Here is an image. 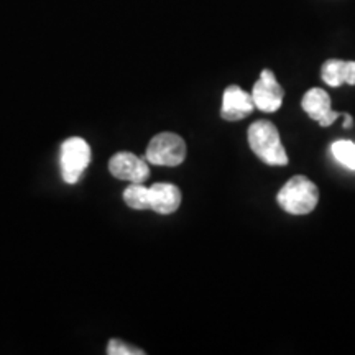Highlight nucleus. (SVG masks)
Masks as SVG:
<instances>
[{"label":"nucleus","instance_id":"obj_1","mask_svg":"<svg viewBox=\"0 0 355 355\" xmlns=\"http://www.w3.org/2000/svg\"><path fill=\"white\" fill-rule=\"evenodd\" d=\"M248 145L261 162L270 166L288 165V155L278 128L268 121H257L248 127Z\"/></svg>","mask_w":355,"mask_h":355},{"label":"nucleus","instance_id":"obj_2","mask_svg":"<svg viewBox=\"0 0 355 355\" xmlns=\"http://www.w3.org/2000/svg\"><path fill=\"white\" fill-rule=\"evenodd\" d=\"M277 201L283 211L293 216H304L316 209L319 201L318 186L306 176H293L279 189Z\"/></svg>","mask_w":355,"mask_h":355},{"label":"nucleus","instance_id":"obj_3","mask_svg":"<svg viewBox=\"0 0 355 355\" xmlns=\"http://www.w3.org/2000/svg\"><path fill=\"white\" fill-rule=\"evenodd\" d=\"M186 158V144L176 133H158L146 146L145 159L150 165L178 166Z\"/></svg>","mask_w":355,"mask_h":355},{"label":"nucleus","instance_id":"obj_4","mask_svg":"<svg viewBox=\"0 0 355 355\" xmlns=\"http://www.w3.org/2000/svg\"><path fill=\"white\" fill-rule=\"evenodd\" d=\"M91 163V146L79 137H71L61 145V176L64 183L76 184L81 180L84 170Z\"/></svg>","mask_w":355,"mask_h":355},{"label":"nucleus","instance_id":"obj_5","mask_svg":"<svg viewBox=\"0 0 355 355\" xmlns=\"http://www.w3.org/2000/svg\"><path fill=\"white\" fill-rule=\"evenodd\" d=\"M283 97H285V91L279 86L272 71H261L260 79L252 89V99H254L255 107L260 109L261 112H277L282 107Z\"/></svg>","mask_w":355,"mask_h":355},{"label":"nucleus","instance_id":"obj_6","mask_svg":"<svg viewBox=\"0 0 355 355\" xmlns=\"http://www.w3.org/2000/svg\"><path fill=\"white\" fill-rule=\"evenodd\" d=\"M146 163H148L146 159L130 152H119L110 158L109 171L117 180L128 181V183H144L150 176V168Z\"/></svg>","mask_w":355,"mask_h":355},{"label":"nucleus","instance_id":"obj_7","mask_svg":"<svg viewBox=\"0 0 355 355\" xmlns=\"http://www.w3.org/2000/svg\"><path fill=\"white\" fill-rule=\"evenodd\" d=\"M255 104L252 99V94L243 91L241 86H229L222 94V107H220V117L224 121L237 122L242 121L254 112Z\"/></svg>","mask_w":355,"mask_h":355},{"label":"nucleus","instance_id":"obj_8","mask_svg":"<svg viewBox=\"0 0 355 355\" xmlns=\"http://www.w3.org/2000/svg\"><path fill=\"white\" fill-rule=\"evenodd\" d=\"M304 112L309 115L313 121L319 122L321 127H329L334 123L336 119L340 117V112L331 109V97L321 87H313L301 99Z\"/></svg>","mask_w":355,"mask_h":355},{"label":"nucleus","instance_id":"obj_9","mask_svg":"<svg viewBox=\"0 0 355 355\" xmlns=\"http://www.w3.org/2000/svg\"><path fill=\"white\" fill-rule=\"evenodd\" d=\"M150 189V209L158 214H173L181 204V191L170 183H157Z\"/></svg>","mask_w":355,"mask_h":355},{"label":"nucleus","instance_id":"obj_10","mask_svg":"<svg viewBox=\"0 0 355 355\" xmlns=\"http://www.w3.org/2000/svg\"><path fill=\"white\" fill-rule=\"evenodd\" d=\"M321 78L327 86L339 87L343 84L355 86V61L327 60L322 64Z\"/></svg>","mask_w":355,"mask_h":355},{"label":"nucleus","instance_id":"obj_11","mask_svg":"<svg viewBox=\"0 0 355 355\" xmlns=\"http://www.w3.org/2000/svg\"><path fill=\"white\" fill-rule=\"evenodd\" d=\"M123 201L132 209H150V189L145 188L144 183H130L123 191Z\"/></svg>","mask_w":355,"mask_h":355},{"label":"nucleus","instance_id":"obj_12","mask_svg":"<svg viewBox=\"0 0 355 355\" xmlns=\"http://www.w3.org/2000/svg\"><path fill=\"white\" fill-rule=\"evenodd\" d=\"M331 152L340 165L355 170V144L349 140H337L331 145Z\"/></svg>","mask_w":355,"mask_h":355},{"label":"nucleus","instance_id":"obj_13","mask_svg":"<svg viewBox=\"0 0 355 355\" xmlns=\"http://www.w3.org/2000/svg\"><path fill=\"white\" fill-rule=\"evenodd\" d=\"M107 354L109 355H144L145 352L144 350L132 347V345L122 343V340L112 339L107 345Z\"/></svg>","mask_w":355,"mask_h":355},{"label":"nucleus","instance_id":"obj_14","mask_svg":"<svg viewBox=\"0 0 355 355\" xmlns=\"http://www.w3.org/2000/svg\"><path fill=\"white\" fill-rule=\"evenodd\" d=\"M343 115H344V119H345L344 127H345V128H350V127H352V117H350L349 114H343Z\"/></svg>","mask_w":355,"mask_h":355}]
</instances>
